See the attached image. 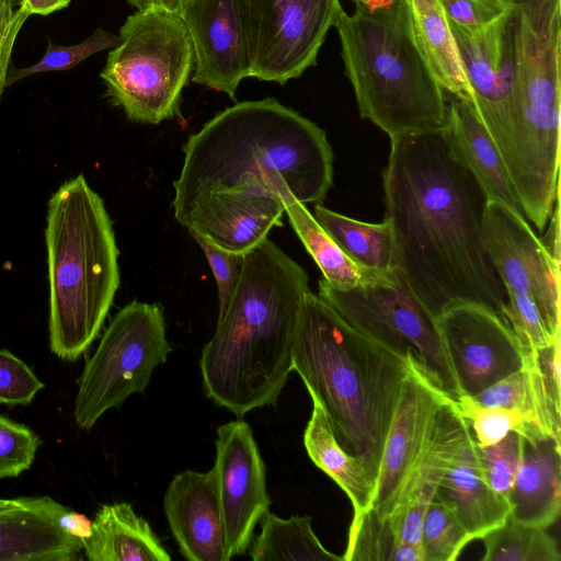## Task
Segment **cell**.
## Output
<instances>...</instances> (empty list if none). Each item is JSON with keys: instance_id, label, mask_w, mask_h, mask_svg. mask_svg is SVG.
Listing matches in <instances>:
<instances>
[{"instance_id": "cell-1", "label": "cell", "mask_w": 561, "mask_h": 561, "mask_svg": "<svg viewBox=\"0 0 561 561\" xmlns=\"http://www.w3.org/2000/svg\"><path fill=\"white\" fill-rule=\"evenodd\" d=\"M390 142L383 219L392 231L394 268L434 317L473 302L504 318L506 291L482 237L488 198L447 128Z\"/></svg>"}, {"instance_id": "cell-2", "label": "cell", "mask_w": 561, "mask_h": 561, "mask_svg": "<svg viewBox=\"0 0 561 561\" xmlns=\"http://www.w3.org/2000/svg\"><path fill=\"white\" fill-rule=\"evenodd\" d=\"M172 208L207 191L288 190L302 204L321 203L333 184L325 131L274 98L244 101L216 114L183 146Z\"/></svg>"}, {"instance_id": "cell-3", "label": "cell", "mask_w": 561, "mask_h": 561, "mask_svg": "<svg viewBox=\"0 0 561 561\" xmlns=\"http://www.w3.org/2000/svg\"><path fill=\"white\" fill-rule=\"evenodd\" d=\"M305 268L266 238L242 270L199 366L205 392L237 417L276 405L293 371L291 347L309 289Z\"/></svg>"}, {"instance_id": "cell-4", "label": "cell", "mask_w": 561, "mask_h": 561, "mask_svg": "<svg viewBox=\"0 0 561 561\" xmlns=\"http://www.w3.org/2000/svg\"><path fill=\"white\" fill-rule=\"evenodd\" d=\"M414 363L355 330L319 295H306L293 340V370L322 407L337 444L376 481Z\"/></svg>"}, {"instance_id": "cell-5", "label": "cell", "mask_w": 561, "mask_h": 561, "mask_svg": "<svg viewBox=\"0 0 561 561\" xmlns=\"http://www.w3.org/2000/svg\"><path fill=\"white\" fill-rule=\"evenodd\" d=\"M334 24L362 118L390 139L447 128L448 98L414 39L408 0H351Z\"/></svg>"}, {"instance_id": "cell-6", "label": "cell", "mask_w": 561, "mask_h": 561, "mask_svg": "<svg viewBox=\"0 0 561 561\" xmlns=\"http://www.w3.org/2000/svg\"><path fill=\"white\" fill-rule=\"evenodd\" d=\"M49 348L75 362L99 336L119 287V251L101 196L83 174L47 205Z\"/></svg>"}, {"instance_id": "cell-7", "label": "cell", "mask_w": 561, "mask_h": 561, "mask_svg": "<svg viewBox=\"0 0 561 561\" xmlns=\"http://www.w3.org/2000/svg\"><path fill=\"white\" fill-rule=\"evenodd\" d=\"M100 77L106 96L128 119L157 125L181 116L182 92L194 70V49L180 14L137 10L118 33Z\"/></svg>"}, {"instance_id": "cell-8", "label": "cell", "mask_w": 561, "mask_h": 561, "mask_svg": "<svg viewBox=\"0 0 561 561\" xmlns=\"http://www.w3.org/2000/svg\"><path fill=\"white\" fill-rule=\"evenodd\" d=\"M319 296L351 327L394 354L412 358L453 401L462 396L435 317L402 274L340 289L319 280Z\"/></svg>"}, {"instance_id": "cell-9", "label": "cell", "mask_w": 561, "mask_h": 561, "mask_svg": "<svg viewBox=\"0 0 561 561\" xmlns=\"http://www.w3.org/2000/svg\"><path fill=\"white\" fill-rule=\"evenodd\" d=\"M172 351L165 334L163 309L134 300L112 319L78 380L73 416L91 430L110 409L134 393H144L157 366Z\"/></svg>"}, {"instance_id": "cell-10", "label": "cell", "mask_w": 561, "mask_h": 561, "mask_svg": "<svg viewBox=\"0 0 561 561\" xmlns=\"http://www.w3.org/2000/svg\"><path fill=\"white\" fill-rule=\"evenodd\" d=\"M340 0H248L250 77L285 84L317 64Z\"/></svg>"}, {"instance_id": "cell-11", "label": "cell", "mask_w": 561, "mask_h": 561, "mask_svg": "<svg viewBox=\"0 0 561 561\" xmlns=\"http://www.w3.org/2000/svg\"><path fill=\"white\" fill-rule=\"evenodd\" d=\"M482 237L505 291L528 294L552 337L561 335L560 262L554 260L523 214L486 203Z\"/></svg>"}, {"instance_id": "cell-12", "label": "cell", "mask_w": 561, "mask_h": 561, "mask_svg": "<svg viewBox=\"0 0 561 561\" xmlns=\"http://www.w3.org/2000/svg\"><path fill=\"white\" fill-rule=\"evenodd\" d=\"M435 319L462 394L476 396L527 359L529 351L508 322L482 305L456 304Z\"/></svg>"}, {"instance_id": "cell-13", "label": "cell", "mask_w": 561, "mask_h": 561, "mask_svg": "<svg viewBox=\"0 0 561 561\" xmlns=\"http://www.w3.org/2000/svg\"><path fill=\"white\" fill-rule=\"evenodd\" d=\"M213 466L228 557L249 549L255 526L268 512L266 468L250 425L239 419L217 430Z\"/></svg>"}, {"instance_id": "cell-14", "label": "cell", "mask_w": 561, "mask_h": 561, "mask_svg": "<svg viewBox=\"0 0 561 561\" xmlns=\"http://www.w3.org/2000/svg\"><path fill=\"white\" fill-rule=\"evenodd\" d=\"M512 10L493 23L478 28L466 27L447 19L471 87V105L497 147L505 165L510 156L514 122L510 34Z\"/></svg>"}, {"instance_id": "cell-15", "label": "cell", "mask_w": 561, "mask_h": 561, "mask_svg": "<svg viewBox=\"0 0 561 561\" xmlns=\"http://www.w3.org/2000/svg\"><path fill=\"white\" fill-rule=\"evenodd\" d=\"M180 16L194 49L192 81L236 100L251 69L248 0H185Z\"/></svg>"}, {"instance_id": "cell-16", "label": "cell", "mask_w": 561, "mask_h": 561, "mask_svg": "<svg viewBox=\"0 0 561 561\" xmlns=\"http://www.w3.org/2000/svg\"><path fill=\"white\" fill-rule=\"evenodd\" d=\"M448 399L414 363L403 383L382 450L370 506L380 517L386 518L392 512L394 500L425 450Z\"/></svg>"}, {"instance_id": "cell-17", "label": "cell", "mask_w": 561, "mask_h": 561, "mask_svg": "<svg viewBox=\"0 0 561 561\" xmlns=\"http://www.w3.org/2000/svg\"><path fill=\"white\" fill-rule=\"evenodd\" d=\"M285 207L267 193L207 191L173 208L176 221L221 250L245 254L280 227Z\"/></svg>"}, {"instance_id": "cell-18", "label": "cell", "mask_w": 561, "mask_h": 561, "mask_svg": "<svg viewBox=\"0 0 561 561\" xmlns=\"http://www.w3.org/2000/svg\"><path fill=\"white\" fill-rule=\"evenodd\" d=\"M164 514L180 552L190 561H229L214 469L185 470L169 483Z\"/></svg>"}, {"instance_id": "cell-19", "label": "cell", "mask_w": 561, "mask_h": 561, "mask_svg": "<svg viewBox=\"0 0 561 561\" xmlns=\"http://www.w3.org/2000/svg\"><path fill=\"white\" fill-rule=\"evenodd\" d=\"M69 507L49 496H23L0 510V561H78L82 542L59 525Z\"/></svg>"}, {"instance_id": "cell-20", "label": "cell", "mask_w": 561, "mask_h": 561, "mask_svg": "<svg viewBox=\"0 0 561 561\" xmlns=\"http://www.w3.org/2000/svg\"><path fill=\"white\" fill-rule=\"evenodd\" d=\"M520 436L523 456L508 496V516L548 528L561 512L560 439L541 431H530Z\"/></svg>"}, {"instance_id": "cell-21", "label": "cell", "mask_w": 561, "mask_h": 561, "mask_svg": "<svg viewBox=\"0 0 561 561\" xmlns=\"http://www.w3.org/2000/svg\"><path fill=\"white\" fill-rule=\"evenodd\" d=\"M434 499L453 512L471 540L501 526L511 513L510 502L485 480L472 433L440 480Z\"/></svg>"}, {"instance_id": "cell-22", "label": "cell", "mask_w": 561, "mask_h": 561, "mask_svg": "<svg viewBox=\"0 0 561 561\" xmlns=\"http://www.w3.org/2000/svg\"><path fill=\"white\" fill-rule=\"evenodd\" d=\"M447 130L458 157L488 201L523 214L505 162L470 102L449 95Z\"/></svg>"}, {"instance_id": "cell-23", "label": "cell", "mask_w": 561, "mask_h": 561, "mask_svg": "<svg viewBox=\"0 0 561 561\" xmlns=\"http://www.w3.org/2000/svg\"><path fill=\"white\" fill-rule=\"evenodd\" d=\"M90 561H170L147 519L130 503L104 504L96 512L90 535L81 540Z\"/></svg>"}, {"instance_id": "cell-24", "label": "cell", "mask_w": 561, "mask_h": 561, "mask_svg": "<svg viewBox=\"0 0 561 561\" xmlns=\"http://www.w3.org/2000/svg\"><path fill=\"white\" fill-rule=\"evenodd\" d=\"M415 43L450 96L471 103L472 91L447 16L438 0H408Z\"/></svg>"}, {"instance_id": "cell-25", "label": "cell", "mask_w": 561, "mask_h": 561, "mask_svg": "<svg viewBox=\"0 0 561 561\" xmlns=\"http://www.w3.org/2000/svg\"><path fill=\"white\" fill-rule=\"evenodd\" d=\"M313 409L304 432V445L311 461L327 473L350 499L354 516L370 508L376 479L364 463L350 456L335 440L322 407Z\"/></svg>"}, {"instance_id": "cell-26", "label": "cell", "mask_w": 561, "mask_h": 561, "mask_svg": "<svg viewBox=\"0 0 561 561\" xmlns=\"http://www.w3.org/2000/svg\"><path fill=\"white\" fill-rule=\"evenodd\" d=\"M277 196L285 207L293 229L317 263L323 279L332 287L346 289L388 276L373 273L355 264L319 225L305 204L297 201L288 190H284Z\"/></svg>"}, {"instance_id": "cell-27", "label": "cell", "mask_w": 561, "mask_h": 561, "mask_svg": "<svg viewBox=\"0 0 561 561\" xmlns=\"http://www.w3.org/2000/svg\"><path fill=\"white\" fill-rule=\"evenodd\" d=\"M313 217L358 266L379 275L394 268V244L389 222L359 221L316 204Z\"/></svg>"}, {"instance_id": "cell-28", "label": "cell", "mask_w": 561, "mask_h": 561, "mask_svg": "<svg viewBox=\"0 0 561 561\" xmlns=\"http://www.w3.org/2000/svg\"><path fill=\"white\" fill-rule=\"evenodd\" d=\"M311 522L308 515L285 519L267 512L260 520V535L251 542L250 557L254 561H344L322 546Z\"/></svg>"}, {"instance_id": "cell-29", "label": "cell", "mask_w": 561, "mask_h": 561, "mask_svg": "<svg viewBox=\"0 0 561 561\" xmlns=\"http://www.w3.org/2000/svg\"><path fill=\"white\" fill-rule=\"evenodd\" d=\"M343 560L424 561V552L422 546L401 541L390 519L368 508L353 517Z\"/></svg>"}, {"instance_id": "cell-30", "label": "cell", "mask_w": 561, "mask_h": 561, "mask_svg": "<svg viewBox=\"0 0 561 561\" xmlns=\"http://www.w3.org/2000/svg\"><path fill=\"white\" fill-rule=\"evenodd\" d=\"M483 561H560L556 539L547 528L528 525L508 516L484 535Z\"/></svg>"}, {"instance_id": "cell-31", "label": "cell", "mask_w": 561, "mask_h": 561, "mask_svg": "<svg viewBox=\"0 0 561 561\" xmlns=\"http://www.w3.org/2000/svg\"><path fill=\"white\" fill-rule=\"evenodd\" d=\"M454 403L480 448L499 443L510 432L520 434L526 426L534 425L519 410L481 405L466 394Z\"/></svg>"}, {"instance_id": "cell-32", "label": "cell", "mask_w": 561, "mask_h": 561, "mask_svg": "<svg viewBox=\"0 0 561 561\" xmlns=\"http://www.w3.org/2000/svg\"><path fill=\"white\" fill-rule=\"evenodd\" d=\"M470 541L453 512L433 499L427 507L422 529L424 561H454Z\"/></svg>"}, {"instance_id": "cell-33", "label": "cell", "mask_w": 561, "mask_h": 561, "mask_svg": "<svg viewBox=\"0 0 561 561\" xmlns=\"http://www.w3.org/2000/svg\"><path fill=\"white\" fill-rule=\"evenodd\" d=\"M119 42L115 35L104 28H98L83 42L64 46L48 41L44 56L35 64L25 68H10L7 77V88L14 82L32 75L47 71H65L73 68L85 58L102 50L114 48Z\"/></svg>"}, {"instance_id": "cell-34", "label": "cell", "mask_w": 561, "mask_h": 561, "mask_svg": "<svg viewBox=\"0 0 561 561\" xmlns=\"http://www.w3.org/2000/svg\"><path fill=\"white\" fill-rule=\"evenodd\" d=\"M477 451L486 482L508 501L522 461L523 437L517 432H510L494 445L477 446Z\"/></svg>"}, {"instance_id": "cell-35", "label": "cell", "mask_w": 561, "mask_h": 561, "mask_svg": "<svg viewBox=\"0 0 561 561\" xmlns=\"http://www.w3.org/2000/svg\"><path fill=\"white\" fill-rule=\"evenodd\" d=\"M41 444L28 426L0 414V480L28 470Z\"/></svg>"}, {"instance_id": "cell-36", "label": "cell", "mask_w": 561, "mask_h": 561, "mask_svg": "<svg viewBox=\"0 0 561 561\" xmlns=\"http://www.w3.org/2000/svg\"><path fill=\"white\" fill-rule=\"evenodd\" d=\"M504 318L528 351L542 348L554 339L547 331L536 302L528 294L506 290Z\"/></svg>"}, {"instance_id": "cell-37", "label": "cell", "mask_w": 561, "mask_h": 561, "mask_svg": "<svg viewBox=\"0 0 561 561\" xmlns=\"http://www.w3.org/2000/svg\"><path fill=\"white\" fill-rule=\"evenodd\" d=\"M44 387L26 363L0 348V404L28 405Z\"/></svg>"}, {"instance_id": "cell-38", "label": "cell", "mask_w": 561, "mask_h": 561, "mask_svg": "<svg viewBox=\"0 0 561 561\" xmlns=\"http://www.w3.org/2000/svg\"><path fill=\"white\" fill-rule=\"evenodd\" d=\"M204 252L216 279L218 290V314L222 313L239 280L243 254L221 250L196 232L188 231Z\"/></svg>"}, {"instance_id": "cell-39", "label": "cell", "mask_w": 561, "mask_h": 561, "mask_svg": "<svg viewBox=\"0 0 561 561\" xmlns=\"http://www.w3.org/2000/svg\"><path fill=\"white\" fill-rule=\"evenodd\" d=\"M447 19L459 25L478 28L505 15L513 0H438Z\"/></svg>"}, {"instance_id": "cell-40", "label": "cell", "mask_w": 561, "mask_h": 561, "mask_svg": "<svg viewBox=\"0 0 561 561\" xmlns=\"http://www.w3.org/2000/svg\"><path fill=\"white\" fill-rule=\"evenodd\" d=\"M28 16L20 0H0V98L7 88L15 39Z\"/></svg>"}, {"instance_id": "cell-41", "label": "cell", "mask_w": 561, "mask_h": 561, "mask_svg": "<svg viewBox=\"0 0 561 561\" xmlns=\"http://www.w3.org/2000/svg\"><path fill=\"white\" fill-rule=\"evenodd\" d=\"M92 520L71 508H68L59 518L60 527L71 536L80 540L87 538L91 533Z\"/></svg>"}, {"instance_id": "cell-42", "label": "cell", "mask_w": 561, "mask_h": 561, "mask_svg": "<svg viewBox=\"0 0 561 561\" xmlns=\"http://www.w3.org/2000/svg\"><path fill=\"white\" fill-rule=\"evenodd\" d=\"M551 224L547 234L541 239L542 243L550 252L552 257L560 262V227H559V198L557 199L552 214L550 216Z\"/></svg>"}, {"instance_id": "cell-43", "label": "cell", "mask_w": 561, "mask_h": 561, "mask_svg": "<svg viewBox=\"0 0 561 561\" xmlns=\"http://www.w3.org/2000/svg\"><path fill=\"white\" fill-rule=\"evenodd\" d=\"M71 0H20V5L28 13L47 15L65 9Z\"/></svg>"}, {"instance_id": "cell-44", "label": "cell", "mask_w": 561, "mask_h": 561, "mask_svg": "<svg viewBox=\"0 0 561 561\" xmlns=\"http://www.w3.org/2000/svg\"><path fill=\"white\" fill-rule=\"evenodd\" d=\"M138 10L163 9L180 14L185 0H126Z\"/></svg>"}]
</instances>
